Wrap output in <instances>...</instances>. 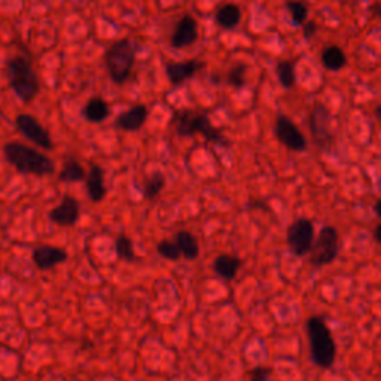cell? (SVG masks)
<instances>
[{"mask_svg": "<svg viewBox=\"0 0 381 381\" xmlns=\"http://www.w3.org/2000/svg\"><path fill=\"white\" fill-rule=\"evenodd\" d=\"M5 73L9 86L23 103H30L41 93V81L32 62L24 55H12L8 58Z\"/></svg>", "mask_w": 381, "mask_h": 381, "instance_id": "6da1fadb", "label": "cell"}, {"mask_svg": "<svg viewBox=\"0 0 381 381\" xmlns=\"http://www.w3.org/2000/svg\"><path fill=\"white\" fill-rule=\"evenodd\" d=\"M138 51V42L129 37L118 39V41H113L107 45L103 55V63L115 85L121 86L130 80Z\"/></svg>", "mask_w": 381, "mask_h": 381, "instance_id": "7a4b0ae2", "label": "cell"}, {"mask_svg": "<svg viewBox=\"0 0 381 381\" xmlns=\"http://www.w3.org/2000/svg\"><path fill=\"white\" fill-rule=\"evenodd\" d=\"M174 133L180 138H192V136H203L204 139L218 143L228 145L222 133L212 124L206 112L197 109H179L174 111L170 121Z\"/></svg>", "mask_w": 381, "mask_h": 381, "instance_id": "3957f363", "label": "cell"}, {"mask_svg": "<svg viewBox=\"0 0 381 381\" xmlns=\"http://www.w3.org/2000/svg\"><path fill=\"white\" fill-rule=\"evenodd\" d=\"M3 155L6 161L24 174L46 176L55 170L54 161L50 156L44 155L30 146L19 142H9L3 146Z\"/></svg>", "mask_w": 381, "mask_h": 381, "instance_id": "277c9868", "label": "cell"}, {"mask_svg": "<svg viewBox=\"0 0 381 381\" xmlns=\"http://www.w3.org/2000/svg\"><path fill=\"white\" fill-rule=\"evenodd\" d=\"M306 331L308 337L311 359L322 369H329L335 362L337 346L324 317H310L306 324Z\"/></svg>", "mask_w": 381, "mask_h": 381, "instance_id": "5b68a950", "label": "cell"}, {"mask_svg": "<svg viewBox=\"0 0 381 381\" xmlns=\"http://www.w3.org/2000/svg\"><path fill=\"white\" fill-rule=\"evenodd\" d=\"M340 252V234L334 227H325L319 232L310 250V263L313 267H324L334 262Z\"/></svg>", "mask_w": 381, "mask_h": 381, "instance_id": "8992f818", "label": "cell"}, {"mask_svg": "<svg viewBox=\"0 0 381 381\" xmlns=\"http://www.w3.org/2000/svg\"><path fill=\"white\" fill-rule=\"evenodd\" d=\"M286 241L297 257L307 255L315 243V223L308 218L295 219L288 228Z\"/></svg>", "mask_w": 381, "mask_h": 381, "instance_id": "52a82bcc", "label": "cell"}, {"mask_svg": "<svg viewBox=\"0 0 381 381\" xmlns=\"http://www.w3.org/2000/svg\"><path fill=\"white\" fill-rule=\"evenodd\" d=\"M275 133L277 140L286 146L288 149L302 152L307 149V139L306 136L299 131L295 122L286 115H279L275 125Z\"/></svg>", "mask_w": 381, "mask_h": 381, "instance_id": "ba28073f", "label": "cell"}, {"mask_svg": "<svg viewBox=\"0 0 381 381\" xmlns=\"http://www.w3.org/2000/svg\"><path fill=\"white\" fill-rule=\"evenodd\" d=\"M17 130L21 133L27 140H30L42 149H53V139L42 124L39 122L35 116L28 113H19L15 118Z\"/></svg>", "mask_w": 381, "mask_h": 381, "instance_id": "9c48e42d", "label": "cell"}, {"mask_svg": "<svg viewBox=\"0 0 381 381\" xmlns=\"http://www.w3.org/2000/svg\"><path fill=\"white\" fill-rule=\"evenodd\" d=\"M198 41V23L192 15L185 14L173 30L170 45L174 50H185Z\"/></svg>", "mask_w": 381, "mask_h": 381, "instance_id": "30bf717a", "label": "cell"}, {"mask_svg": "<svg viewBox=\"0 0 381 381\" xmlns=\"http://www.w3.org/2000/svg\"><path fill=\"white\" fill-rule=\"evenodd\" d=\"M310 130L313 138L319 145H325L331 142L332 139V131H331V124H332V115L325 104H316L313 107L310 113Z\"/></svg>", "mask_w": 381, "mask_h": 381, "instance_id": "8fae6325", "label": "cell"}, {"mask_svg": "<svg viewBox=\"0 0 381 381\" xmlns=\"http://www.w3.org/2000/svg\"><path fill=\"white\" fill-rule=\"evenodd\" d=\"M204 67V63L191 58L187 62H169L165 63V75L171 86H180L197 75Z\"/></svg>", "mask_w": 381, "mask_h": 381, "instance_id": "7c38bea8", "label": "cell"}, {"mask_svg": "<svg viewBox=\"0 0 381 381\" xmlns=\"http://www.w3.org/2000/svg\"><path fill=\"white\" fill-rule=\"evenodd\" d=\"M148 116H149L148 106L133 104L130 109H127L116 116L115 125L122 131L133 133L142 129V127L146 124V121H148Z\"/></svg>", "mask_w": 381, "mask_h": 381, "instance_id": "4fadbf2b", "label": "cell"}, {"mask_svg": "<svg viewBox=\"0 0 381 381\" xmlns=\"http://www.w3.org/2000/svg\"><path fill=\"white\" fill-rule=\"evenodd\" d=\"M50 218L62 227H73L80 219V204L72 197H64L63 201L51 210Z\"/></svg>", "mask_w": 381, "mask_h": 381, "instance_id": "5bb4252c", "label": "cell"}, {"mask_svg": "<svg viewBox=\"0 0 381 381\" xmlns=\"http://www.w3.org/2000/svg\"><path fill=\"white\" fill-rule=\"evenodd\" d=\"M67 259V253L63 249L54 246H41L33 252V261L39 270H51Z\"/></svg>", "mask_w": 381, "mask_h": 381, "instance_id": "9a60e30c", "label": "cell"}, {"mask_svg": "<svg viewBox=\"0 0 381 381\" xmlns=\"http://www.w3.org/2000/svg\"><path fill=\"white\" fill-rule=\"evenodd\" d=\"M214 21L221 27L225 28V30H232L236 28L241 21V9L236 3H223L219 6L214 12Z\"/></svg>", "mask_w": 381, "mask_h": 381, "instance_id": "2e32d148", "label": "cell"}, {"mask_svg": "<svg viewBox=\"0 0 381 381\" xmlns=\"http://www.w3.org/2000/svg\"><path fill=\"white\" fill-rule=\"evenodd\" d=\"M86 189L90 200L94 203H100L106 195V185H104V173L99 165H91L90 171L86 173Z\"/></svg>", "mask_w": 381, "mask_h": 381, "instance_id": "e0dca14e", "label": "cell"}, {"mask_svg": "<svg viewBox=\"0 0 381 381\" xmlns=\"http://www.w3.org/2000/svg\"><path fill=\"white\" fill-rule=\"evenodd\" d=\"M109 113H111L109 104H107V102L99 95L91 97V99L84 104V109H82L84 118L88 122H93V124L103 122L107 116H109Z\"/></svg>", "mask_w": 381, "mask_h": 381, "instance_id": "ac0fdd59", "label": "cell"}, {"mask_svg": "<svg viewBox=\"0 0 381 381\" xmlns=\"http://www.w3.org/2000/svg\"><path fill=\"white\" fill-rule=\"evenodd\" d=\"M320 62L324 64L325 69L331 72H338L347 66V55L340 46L329 45L322 51Z\"/></svg>", "mask_w": 381, "mask_h": 381, "instance_id": "d6986e66", "label": "cell"}, {"mask_svg": "<svg viewBox=\"0 0 381 381\" xmlns=\"http://www.w3.org/2000/svg\"><path fill=\"white\" fill-rule=\"evenodd\" d=\"M241 261L232 255H219L213 262V270L216 275L225 280H232L237 276Z\"/></svg>", "mask_w": 381, "mask_h": 381, "instance_id": "ffe728a7", "label": "cell"}, {"mask_svg": "<svg viewBox=\"0 0 381 381\" xmlns=\"http://www.w3.org/2000/svg\"><path fill=\"white\" fill-rule=\"evenodd\" d=\"M176 243L179 244L182 255L192 261L197 259L198 253H200V248H198V241L195 239L191 232L188 231H179L178 236H176Z\"/></svg>", "mask_w": 381, "mask_h": 381, "instance_id": "44dd1931", "label": "cell"}, {"mask_svg": "<svg viewBox=\"0 0 381 381\" xmlns=\"http://www.w3.org/2000/svg\"><path fill=\"white\" fill-rule=\"evenodd\" d=\"M85 170L82 169V165L77 161H66L62 171L58 173V179L66 183H75V182H81L85 179Z\"/></svg>", "mask_w": 381, "mask_h": 381, "instance_id": "7402d4cb", "label": "cell"}, {"mask_svg": "<svg viewBox=\"0 0 381 381\" xmlns=\"http://www.w3.org/2000/svg\"><path fill=\"white\" fill-rule=\"evenodd\" d=\"M276 73L283 88H294L295 86V62L283 60L276 66Z\"/></svg>", "mask_w": 381, "mask_h": 381, "instance_id": "603a6c76", "label": "cell"}, {"mask_svg": "<svg viewBox=\"0 0 381 381\" xmlns=\"http://www.w3.org/2000/svg\"><path fill=\"white\" fill-rule=\"evenodd\" d=\"M286 9L292 18V21L297 26H302L307 21L308 6L306 2H302V0H288Z\"/></svg>", "mask_w": 381, "mask_h": 381, "instance_id": "cb8c5ba5", "label": "cell"}, {"mask_svg": "<svg viewBox=\"0 0 381 381\" xmlns=\"http://www.w3.org/2000/svg\"><path fill=\"white\" fill-rule=\"evenodd\" d=\"M164 185H165V179H164V174L160 173V171H156L154 173L151 178L146 180L145 183V188H143V195H145V198H154L156 197V195H158L162 188H164Z\"/></svg>", "mask_w": 381, "mask_h": 381, "instance_id": "d4e9b609", "label": "cell"}, {"mask_svg": "<svg viewBox=\"0 0 381 381\" xmlns=\"http://www.w3.org/2000/svg\"><path fill=\"white\" fill-rule=\"evenodd\" d=\"M246 72H248L246 64L239 63L236 66H232L227 75V84L234 88H243L244 84H246Z\"/></svg>", "mask_w": 381, "mask_h": 381, "instance_id": "484cf974", "label": "cell"}, {"mask_svg": "<svg viewBox=\"0 0 381 381\" xmlns=\"http://www.w3.org/2000/svg\"><path fill=\"white\" fill-rule=\"evenodd\" d=\"M158 253L165 258V259H170V261H178L180 257H182V252H180V248L178 243H173L170 240H164L158 244Z\"/></svg>", "mask_w": 381, "mask_h": 381, "instance_id": "4316f807", "label": "cell"}, {"mask_svg": "<svg viewBox=\"0 0 381 381\" xmlns=\"http://www.w3.org/2000/svg\"><path fill=\"white\" fill-rule=\"evenodd\" d=\"M116 253H118V257L121 259H125V261H134L136 257H134V249H133V243L129 237L125 236H121L116 239Z\"/></svg>", "mask_w": 381, "mask_h": 381, "instance_id": "83f0119b", "label": "cell"}, {"mask_svg": "<svg viewBox=\"0 0 381 381\" xmlns=\"http://www.w3.org/2000/svg\"><path fill=\"white\" fill-rule=\"evenodd\" d=\"M271 377V369L267 366H258L249 373L250 381H268Z\"/></svg>", "mask_w": 381, "mask_h": 381, "instance_id": "f1b7e54d", "label": "cell"}, {"mask_svg": "<svg viewBox=\"0 0 381 381\" xmlns=\"http://www.w3.org/2000/svg\"><path fill=\"white\" fill-rule=\"evenodd\" d=\"M302 26H304V36L307 39L313 37V36H315V33L317 32V24L315 21H308V23H304Z\"/></svg>", "mask_w": 381, "mask_h": 381, "instance_id": "f546056e", "label": "cell"}, {"mask_svg": "<svg viewBox=\"0 0 381 381\" xmlns=\"http://www.w3.org/2000/svg\"><path fill=\"white\" fill-rule=\"evenodd\" d=\"M371 12H373L375 17L381 18V3L377 2V3H374L373 6H371Z\"/></svg>", "mask_w": 381, "mask_h": 381, "instance_id": "4dcf8cb0", "label": "cell"}, {"mask_svg": "<svg viewBox=\"0 0 381 381\" xmlns=\"http://www.w3.org/2000/svg\"><path fill=\"white\" fill-rule=\"evenodd\" d=\"M374 239H375V241H377L378 244H381V223H378L377 228H375V231H374Z\"/></svg>", "mask_w": 381, "mask_h": 381, "instance_id": "1f68e13d", "label": "cell"}, {"mask_svg": "<svg viewBox=\"0 0 381 381\" xmlns=\"http://www.w3.org/2000/svg\"><path fill=\"white\" fill-rule=\"evenodd\" d=\"M374 212H375L377 216L381 219V200H378V201L375 203V206H374Z\"/></svg>", "mask_w": 381, "mask_h": 381, "instance_id": "d6a6232c", "label": "cell"}, {"mask_svg": "<svg viewBox=\"0 0 381 381\" xmlns=\"http://www.w3.org/2000/svg\"><path fill=\"white\" fill-rule=\"evenodd\" d=\"M374 115H375V118H377L378 121H381V104L375 107V111H374Z\"/></svg>", "mask_w": 381, "mask_h": 381, "instance_id": "836d02e7", "label": "cell"}]
</instances>
